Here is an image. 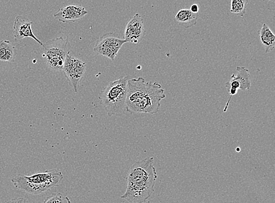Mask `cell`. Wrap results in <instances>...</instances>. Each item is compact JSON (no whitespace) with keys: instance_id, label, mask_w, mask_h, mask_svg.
I'll list each match as a JSON object with an SVG mask.
<instances>
[{"instance_id":"30bf717a","label":"cell","mask_w":275,"mask_h":203,"mask_svg":"<svg viewBox=\"0 0 275 203\" xmlns=\"http://www.w3.org/2000/svg\"><path fill=\"white\" fill-rule=\"evenodd\" d=\"M32 23L25 16H16L13 25V34L15 40L18 41L25 38H31L42 46L43 43L33 34L31 28Z\"/></svg>"},{"instance_id":"52a82bcc","label":"cell","mask_w":275,"mask_h":203,"mask_svg":"<svg viewBox=\"0 0 275 203\" xmlns=\"http://www.w3.org/2000/svg\"><path fill=\"white\" fill-rule=\"evenodd\" d=\"M237 74H233L230 81L226 82V88L230 94V98L228 100L226 106L223 109L224 112H226L233 96L237 94L238 90L246 91L250 89L251 86V74L247 68L244 66H237L236 68Z\"/></svg>"},{"instance_id":"2e32d148","label":"cell","mask_w":275,"mask_h":203,"mask_svg":"<svg viewBox=\"0 0 275 203\" xmlns=\"http://www.w3.org/2000/svg\"><path fill=\"white\" fill-rule=\"evenodd\" d=\"M43 203H71L68 196H64L59 193H55L47 198Z\"/></svg>"},{"instance_id":"9a60e30c","label":"cell","mask_w":275,"mask_h":203,"mask_svg":"<svg viewBox=\"0 0 275 203\" xmlns=\"http://www.w3.org/2000/svg\"><path fill=\"white\" fill-rule=\"evenodd\" d=\"M249 1L250 0H231L230 11L237 15L244 16L246 14Z\"/></svg>"},{"instance_id":"7a4b0ae2","label":"cell","mask_w":275,"mask_h":203,"mask_svg":"<svg viewBox=\"0 0 275 203\" xmlns=\"http://www.w3.org/2000/svg\"><path fill=\"white\" fill-rule=\"evenodd\" d=\"M153 162V158H146L130 166L126 192L121 199L129 203H145L151 197L157 178Z\"/></svg>"},{"instance_id":"ba28073f","label":"cell","mask_w":275,"mask_h":203,"mask_svg":"<svg viewBox=\"0 0 275 203\" xmlns=\"http://www.w3.org/2000/svg\"><path fill=\"white\" fill-rule=\"evenodd\" d=\"M62 71L73 92H78V85L86 71V64L69 54L66 56Z\"/></svg>"},{"instance_id":"d6986e66","label":"cell","mask_w":275,"mask_h":203,"mask_svg":"<svg viewBox=\"0 0 275 203\" xmlns=\"http://www.w3.org/2000/svg\"><path fill=\"white\" fill-rule=\"evenodd\" d=\"M240 148H237V149H236V150H237V152H238H238H240Z\"/></svg>"},{"instance_id":"5b68a950","label":"cell","mask_w":275,"mask_h":203,"mask_svg":"<svg viewBox=\"0 0 275 203\" xmlns=\"http://www.w3.org/2000/svg\"><path fill=\"white\" fill-rule=\"evenodd\" d=\"M43 57L47 65L54 71H62L66 56L70 54L71 48L68 36L49 40L42 45Z\"/></svg>"},{"instance_id":"ffe728a7","label":"cell","mask_w":275,"mask_h":203,"mask_svg":"<svg viewBox=\"0 0 275 203\" xmlns=\"http://www.w3.org/2000/svg\"><path fill=\"white\" fill-rule=\"evenodd\" d=\"M268 1H270L273 2H275V0H268Z\"/></svg>"},{"instance_id":"277c9868","label":"cell","mask_w":275,"mask_h":203,"mask_svg":"<svg viewBox=\"0 0 275 203\" xmlns=\"http://www.w3.org/2000/svg\"><path fill=\"white\" fill-rule=\"evenodd\" d=\"M129 79L130 76H126L110 82L100 93V105L110 117L114 115H122L126 112L127 82Z\"/></svg>"},{"instance_id":"8992f818","label":"cell","mask_w":275,"mask_h":203,"mask_svg":"<svg viewBox=\"0 0 275 203\" xmlns=\"http://www.w3.org/2000/svg\"><path fill=\"white\" fill-rule=\"evenodd\" d=\"M127 42L112 32L106 33L97 40L93 51L97 54L115 60L122 46Z\"/></svg>"},{"instance_id":"9c48e42d","label":"cell","mask_w":275,"mask_h":203,"mask_svg":"<svg viewBox=\"0 0 275 203\" xmlns=\"http://www.w3.org/2000/svg\"><path fill=\"white\" fill-rule=\"evenodd\" d=\"M146 31L142 15L136 14L130 19L125 30V39L127 42L139 44L145 36Z\"/></svg>"},{"instance_id":"4fadbf2b","label":"cell","mask_w":275,"mask_h":203,"mask_svg":"<svg viewBox=\"0 0 275 203\" xmlns=\"http://www.w3.org/2000/svg\"><path fill=\"white\" fill-rule=\"evenodd\" d=\"M260 38L261 43L267 53L273 51L275 47V36L269 26L266 24H264L261 28Z\"/></svg>"},{"instance_id":"8fae6325","label":"cell","mask_w":275,"mask_h":203,"mask_svg":"<svg viewBox=\"0 0 275 203\" xmlns=\"http://www.w3.org/2000/svg\"><path fill=\"white\" fill-rule=\"evenodd\" d=\"M88 14L83 6L71 5L60 8L53 15L56 19L62 22H75Z\"/></svg>"},{"instance_id":"3957f363","label":"cell","mask_w":275,"mask_h":203,"mask_svg":"<svg viewBox=\"0 0 275 203\" xmlns=\"http://www.w3.org/2000/svg\"><path fill=\"white\" fill-rule=\"evenodd\" d=\"M63 178L62 173L55 169L31 176L18 175L11 181L16 189L30 195H38L58 186Z\"/></svg>"},{"instance_id":"e0dca14e","label":"cell","mask_w":275,"mask_h":203,"mask_svg":"<svg viewBox=\"0 0 275 203\" xmlns=\"http://www.w3.org/2000/svg\"><path fill=\"white\" fill-rule=\"evenodd\" d=\"M5 203H26V199L23 198H18L10 200Z\"/></svg>"},{"instance_id":"5bb4252c","label":"cell","mask_w":275,"mask_h":203,"mask_svg":"<svg viewBox=\"0 0 275 203\" xmlns=\"http://www.w3.org/2000/svg\"><path fill=\"white\" fill-rule=\"evenodd\" d=\"M15 48L11 42L6 40L0 41V61L3 62H15Z\"/></svg>"},{"instance_id":"7c38bea8","label":"cell","mask_w":275,"mask_h":203,"mask_svg":"<svg viewBox=\"0 0 275 203\" xmlns=\"http://www.w3.org/2000/svg\"><path fill=\"white\" fill-rule=\"evenodd\" d=\"M199 15V13H193L189 9H182L177 12L174 21L184 28H189L196 25Z\"/></svg>"},{"instance_id":"ac0fdd59","label":"cell","mask_w":275,"mask_h":203,"mask_svg":"<svg viewBox=\"0 0 275 203\" xmlns=\"http://www.w3.org/2000/svg\"><path fill=\"white\" fill-rule=\"evenodd\" d=\"M190 10L193 13H199V6L196 4H194L191 5Z\"/></svg>"},{"instance_id":"6da1fadb","label":"cell","mask_w":275,"mask_h":203,"mask_svg":"<svg viewBox=\"0 0 275 203\" xmlns=\"http://www.w3.org/2000/svg\"><path fill=\"white\" fill-rule=\"evenodd\" d=\"M166 95L162 85L146 82L142 77L129 79L127 82L126 112L130 114L155 115Z\"/></svg>"}]
</instances>
